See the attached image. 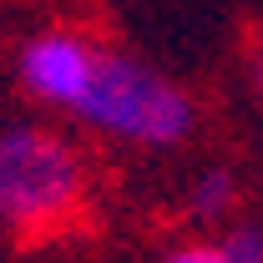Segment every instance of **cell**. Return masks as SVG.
I'll return each mask as SVG.
<instances>
[{"label": "cell", "mask_w": 263, "mask_h": 263, "mask_svg": "<svg viewBox=\"0 0 263 263\" xmlns=\"http://www.w3.org/2000/svg\"><path fill=\"white\" fill-rule=\"evenodd\" d=\"M86 218V162L46 127L0 132V228L56 238Z\"/></svg>", "instance_id": "1"}, {"label": "cell", "mask_w": 263, "mask_h": 263, "mask_svg": "<svg viewBox=\"0 0 263 263\" xmlns=\"http://www.w3.org/2000/svg\"><path fill=\"white\" fill-rule=\"evenodd\" d=\"M76 117L137 147H172L193 132V101L162 71L132 61L122 51H101L91 86L76 101Z\"/></svg>", "instance_id": "2"}, {"label": "cell", "mask_w": 263, "mask_h": 263, "mask_svg": "<svg viewBox=\"0 0 263 263\" xmlns=\"http://www.w3.org/2000/svg\"><path fill=\"white\" fill-rule=\"evenodd\" d=\"M97 56H101V46H91L81 31H41L21 51V86L46 106L76 111V101L91 86Z\"/></svg>", "instance_id": "3"}, {"label": "cell", "mask_w": 263, "mask_h": 263, "mask_svg": "<svg viewBox=\"0 0 263 263\" xmlns=\"http://www.w3.org/2000/svg\"><path fill=\"white\" fill-rule=\"evenodd\" d=\"M233 202H238L233 172H208V177L193 187V213H197V218H223Z\"/></svg>", "instance_id": "4"}, {"label": "cell", "mask_w": 263, "mask_h": 263, "mask_svg": "<svg viewBox=\"0 0 263 263\" xmlns=\"http://www.w3.org/2000/svg\"><path fill=\"white\" fill-rule=\"evenodd\" d=\"M218 248H223V258H228V263H263V233L243 223V228H233Z\"/></svg>", "instance_id": "5"}, {"label": "cell", "mask_w": 263, "mask_h": 263, "mask_svg": "<svg viewBox=\"0 0 263 263\" xmlns=\"http://www.w3.org/2000/svg\"><path fill=\"white\" fill-rule=\"evenodd\" d=\"M162 263H228V258H223L218 243H182V248H172Z\"/></svg>", "instance_id": "6"}, {"label": "cell", "mask_w": 263, "mask_h": 263, "mask_svg": "<svg viewBox=\"0 0 263 263\" xmlns=\"http://www.w3.org/2000/svg\"><path fill=\"white\" fill-rule=\"evenodd\" d=\"M253 81H258V91H263V35L253 41Z\"/></svg>", "instance_id": "7"}]
</instances>
